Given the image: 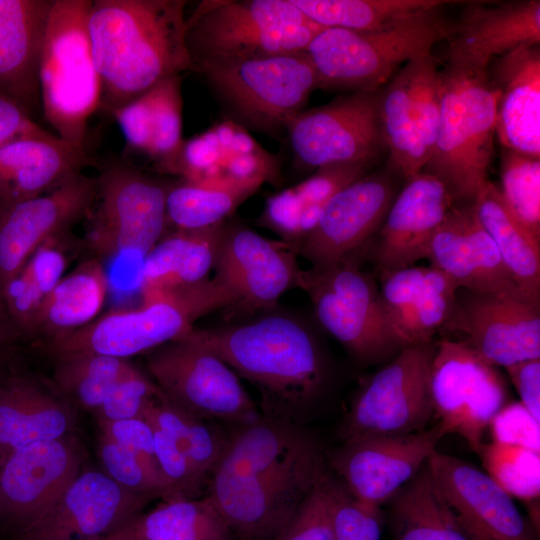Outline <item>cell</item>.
<instances>
[{"label": "cell", "mask_w": 540, "mask_h": 540, "mask_svg": "<svg viewBox=\"0 0 540 540\" xmlns=\"http://www.w3.org/2000/svg\"><path fill=\"white\" fill-rule=\"evenodd\" d=\"M326 471V456L309 431L261 415L228 436L206 496L233 537L275 540Z\"/></svg>", "instance_id": "obj_1"}, {"label": "cell", "mask_w": 540, "mask_h": 540, "mask_svg": "<svg viewBox=\"0 0 540 540\" xmlns=\"http://www.w3.org/2000/svg\"><path fill=\"white\" fill-rule=\"evenodd\" d=\"M185 0H92L88 34L101 83L100 109L111 113L161 80L191 70Z\"/></svg>", "instance_id": "obj_2"}, {"label": "cell", "mask_w": 540, "mask_h": 540, "mask_svg": "<svg viewBox=\"0 0 540 540\" xmlns=\"http://www.w3.org/2000/svg\"><path fill=\"white\" fill-rule=\"evenodd\" d=\"M185 336L255 386L265 416L295 421L326 386L324 353L313 332L298 318L268 313L223 327H193Z\"/></svg>", "instance_id": "obj_3"}, {"label": "cell", "mask_w": 540, "mask_h": 540, "mask_svg": "<svg viewBox=\"0 0 540 540\" xmlns=\"http://www.w3.org/2000/svg\"><path fill=\"white\" fill-rule=\"evenodd\" d=\"M454 25L438 6L368 31L324 28L304 52L314 67L317 88L377 90L398 67L447 41Z\"/></svg>", "instance_id": "obj_4"}, {"label": "cell", "mask_w": 540, "mask_h": 540, "mask_svg": "<svg viewBox=\"0 0 540 540\" xmlns=\"http://www.w3.org/2000/svg\"><path fill=\"white\" fill-rule=\"evenodd\" d=\"M498 91L488 68L447 62L433 155L423 171L446 186L454 204L471 203L489 181Z\"/></svg>", "instance_id": "obj_5"}, {"label": "cell", "mask_w": 540, "mask_h": 540, "mask_svg": "<svg viewBox=\"0 0 540 540\" xmlns=\"http://www.w3.org/2000/svg\"><path fill=\"white\" fill-rule=\"evenodd\" d=\"M142 301L138 307L113 309L70 334L46 341V351L55 358L95 353L128 359L184 336L197 319L230 309L235 298L214 277Z\"/></svg>", "instance_id": "obj_6"}, {"label": "cell", "mask_w": 540, "mask_h": 540, "mask_svg": "<svg viewBox=\"0 0 540 540\" xmlns=\"http://www.w3.org/2000/svg\"><path fill=\"white\" fill-rule=\"evenodd\" d=\"M324 28L291 0H204L186 18L185 45L193 70L301 52Z\"/></svg>", "instance_id": "obj_7"}, {"label": "cell", "mask_w": 540, "mask_h": 540, "mask_svg": "<svg viewBox=\"0 0 540 540\" xmlns=\"http://www.w3.org/2000/svg\"><path fill=\"white\" fill-rule=\"evenodd\" d=\"M92 0H53L39 60L41 111L60 139L85 149L101 83L88 34Z\"/></svg>", "instance_id": "obj_8"}, {"label": "cell", "mask_w": 540, "mask_h": 540, "mask_svg": "<svg viewBox=\"0 0 540 540\" xmlns=\"http://www.w3.org/2000/svg\"><path fill=\"white\" fill-rule=\"evenodd\" d=\"M228 119L245 129L278 137L317 89L304 51L218 61L196 66Z\"/></svg>", "instance_id": "obj_9"}, {"label": "cell", "mask_w": 540, "mask_h": 540, "mask_svg": "<svg viewBox=\"0 0 540 540\" xmlns=\"http://www.w3.org/2000/svg\"><path fill=\"white\" fill-rule=\"evenodd\" d=\"M360 255L301 270L298 288L310 297L317 319L363 364L386 363L405 346L391 326L373 277Z\"/></svg>", "instance_id": "obj_10"}, {"label": "cell", "mask_w": 540, "mask_h": 540, "mask_svg": "<svg viewBox=\"0 0 540 540\" xmlns=\"http://www.w3.org/2000/svg\"><path fill=\"white\" fill-rule=\"evenodd\" d=\"M96 178L97 193L84 243L98 256L134 252L143 260L164 235L166 197L172 182L124 162L106 165Z\"/></svg>", "instance_id": "obj_11"}, {"label": "cell", "mask_w": 540, "mask_h": 540, "mask_svg": "<svg viewBox=\"0 0 540 540\" xmlns=\"http://www.w3.org/2000/svg\"><path fill=\"white\" fill-rule=\"evenodd\" d=\"M146 367L166 399L199 418L239 426L261 416L237 374L185 335L152 350Z\"/></svg>", "instance_id": "obj_12"}, {"label": "cell", "mask_w": 540, "mask_h": 540, "mask_svg": "<svg viewBox=\"0 0 540 540\" xmlns=\"http://www.w3.org/2000/svg\"><path fill=\"white\" fill-rule=\"evenodd\" d=\"M436 344L404 347L360 388L341 429L342 441L365 435H404L434 418L430 374Z\"/></svg>", "instance_id": "obj_13"}, {"label": "cell", "mask_w": 540, "mask_h": 540, "mask_svg": "<svg viewBox=\"0 0 540 540\" xmlns=\"http://www.w3.org/2000/svg\"><path fill=\"white\" fill-rule=\"evenodd\" d=\"M441 69L432 52L405 63L380 88L379 118L394 169L405 179L430 161L439 129Z\"/></svg>", "instance_id": "obj_14"}, {"label": "cell", "mask_w": 540, "mask_h": 540, "mask_svg": "<svg viewBox=\"0 0 540 540\" xmlns=\"http://www.w3.org/2000/svg\"><path fill=\"white\" fill-rule=\"evenodd\" d=\"M430 391L434 418L445 434L461 436L476 453L493 417L508 403L497 367L482 360L460 340L436 343Z\"/></svg>", "instance_id": "obj_15"}, {"label": "cell", "mask_w": 540, "mask_h": 540, "mask_svg": "<svg viewBox=\"0 0 540 540\" xmlns=\"http://www.w3.org/2000/svg\"><path fill=\"white\" fill-rule=\"evenodd\" d=\"M379 92L354 91L294 115L285 130L299 164L310 168L340 163L370 165L386 148Z\"/></svg>", "instance_id": "obj_16"}, {"label": "cell", "mask_w": 540, "mask_h": 540, "mask_svg": "<svg viewBox=\"0 0 540 540\" xmlns=\"http://www.w3.org/2000/svg\"><path fill=\"white\" fill-rule=\"evenodd\" d=\"M444 328L462 334L460 341L495 367L540 358V302L520 291L458 288Z\"/></svg>", "instance_id": "obj_17"}, {"label": "cell", "mask_w": 540, "mask_h": 540, "mask_svg": "<svg viewBox=\"0 0 540 540\" xmlns=\"http://www.w3.org/2000/svg\"><path fill=\"white\" fill-rule=\"evenodd\" d=\"M445 435L436 424L411 434L351 437L328 462L352 497L382 507L419 471Z\"/></svg>", "instance_id": "obj_18"}, {"label": "cell", "mask_w": 540, "mask_h": 540, "mask_svg": "<svg viewBox=\"0 0 540 540\" xmlns=\"http://www.w3.org/2000/svg\"><path fill=\"white\" fill-rule=\"evenodd\" d=\"M83 469L68 436L27 445L1 464L0 528L19 536L57 501Z\"/></svg>", "instance_id": "obj_19"}, {"label": "cell", "mask_w": 540, "mask_h": 540, "mask_svg": "<svg viewBox=\"0 0 540 540\" xmlns=\"http://www.w3.org/2000/svg\"><path fill=\"white\" fill-rule=\"evenodd\" d=\"M296 255L286 242L225 222L213 269L235 298L230 309L251 314L269 310L286 291L298 287L301 269Z\"/></svg>", "instance_id": "obj_20"}, {"label": "cell", "mask_w": 540, "mask_h": 540, "mask_svg": "<svg viewBox=\"0 0 540 540\" xmlns=\"http://www.w3.org/2000/svg\"><path fill=\"white\" fill-rule=\"evenodd\" d=\"M427 464L441 498L469 540H539V530L485 471L437 450Z\"/></svg>", "instance_id": "obj_21"}, {"label": "cell", "mask_w": 540, "mask_h": 540, "mask_svg": "<svg viewBox=\"0 0 540 540\" xmlns=\"http://www.w3.org/2000/svg\"><path fill=\"white\" fill-rule=\"evenodd\" d=\"M394 198L395 185L388 175L365 174L334 194L314 229L289 246L312 267L361 255L381 228Z\"/></svg>", "instance_id": "obj_22"}, {"label": "cell", "mask_w": 540, "mask_h": 540, "mask_svg": "<svg viewBox=\"0 0 540 540\" xmlns=\"http://www.w3.org/2000/svg\"><path fill=\"white\" fill-rule=\"evenodd\" d=\"M152 499L131 492L102 470L82 469L57 501L19 540H86L114 533Z\"/></svg>", "instance_id": "obj_23"}, {"label": "cell", "mask_w": 540, "mask_h": 540, "mask_svg": "<svg viewBox=\"0 0 540 540\" xmlns=\"http://www.w3.org/2000/svg\"><path fill=\"white\" fill-rule=\"evenodd\" d=\"M96 193L97 178L77 172L47 193L0 214L1 291L39 246L88 216Z\"/></svg>", "instance_id": "obj_24"}, {"label": "cell", "mask_w": 540, "mask_h": 540, "mask_svg": "<svg viewBox=\"0 0 540 540\" xmlns=\"http://www.w3.org/2000/svg\"><path fill=\"white\" fill-rule=\"evenodd\" d=\"M454 202L442 181L422 171L395 196L373 249L379 270L412 266L426 258L430 241Z\"/></svg>", "instance_id": "obj_25"}, {"label": "cell", "mask_w": 540, "mask_h": 540, "mask_svg": "<svg viewBox=\"0 0 540 540\" xmlns=\"http://www.w3.org/2000/svg\"><path fill=\"white\" fill-rule=\"evenodd\" d=\"M175 175L188 182H281L276 155L265 150L242 126L225 120L184 140Z\"/></svg>", "instance_id": "obj_26"}, {"label": "cell", "mask_w": 540, "mask_h": 540, "mask_svg": "<svg viewBox=\"0 0 540 540\" xmlns=\"http://www.w3.org/2000/svg\"><path fill=\"white\" fill-rule=\"evenodd\" d=\"M447 41V62L488 68L496 57L540 43V1H472Z\"/></svg>", "instance_id": "obj_27"}, {"label": "cell", "mask_w": 540, "mask_h": 540, "mask_svg": "<svg viewBox=\"0 0 540 540\" xmlns=\"http://www.w3.org/2000/svg\"><path fill=\"white\" fill-rule=\"evenodd\" d=\"M426 258L431 267L448 277L457 288L481 292L520 291L493 240L478 222L471 203L453 204L433 235Z\"/></svg>", "instance_id": "obj_28"}, {"label": "cell", "mask_w": 540, "mask_h": 540, "mask_svg": "<svg viewBox=\"0 0 540 540\" xmlns=\"http://www.w3.org/2000/svg\"><path fill=\"white\" fill-rule=\"evenodd\" d=\"M496 134L503 148L540 158V48L520 46L494 59Z\"/></svg>", "instance_id": "obj_29"}, {"label": "cell", "mask_w": 540, "mask_h": 540, "mask_svg": "<svg viewBox=\"0 0 540 540\" xmlns=\"http://www.w3.org/2000/svg\"><path fill=\"white\" fill-rule=\"evenodd\" d=\"M53 0H0V97L41 111L39 60Z\"/></svg>", "instance_id": "obj_30"}, {"label": "cell", "mask_w": 540, "mask_h": 540, "mask_svg": "<svg viewBox=\"0 0 540 540\" xmlns=\"http://www.w3.org/2000/svg\"><path fill=\"white\" fill-rule=\"evenodd\" d=\"M92 163L85 149L48 131L0 146V214L47 193Z\"/></svg>", "instance_id": "obj_31"}, {"label": "cell", "mask_w": 540, "mask_h": 540, "mask_svg": "<svg viewBox=\"0 0 540 540\" xmlns=\"http://www.w3.org/2000/svg\"><path fill=\"white\" fill-rule=\"evenodd\" d=\"M182 77L165 78L114 110L129 150L148 157L158 171L175 175L182 137Z\"/></svg>", "instance_id": "obj_32"}, {"label": "cell", "mask_w": 540, "mask_h": 540, "mask_svg": "<svg viewBox=\"0 0 540 540\" xmlns=\"http://www.w3.org/2000/svg\"><path fill=\"white\" fill-rule=\"evenodd\" d=\"M74 423L67 403L28 379L0 378V463L39 441L66 437Z\"/></svg>", "instance_id": "obj_33"}, {"label": "cell", "mask_w": 540, "mask_h": 540, "mask_svg": "<svg viewBox=\"0 0 540 540\" xmlns=\"http://www.w3.org/2000/svg\"><path fill=\"white\" fill-rule=\"evenodd\" d=\"M225 222L197 229H175L163 235L142 261V297L208 279Z\"/></svg>", "instance_id": "obj_34"}, {"label": "cell", "mask_w": 540, "mask_h": 540, "mask_svg": "<svg viewBox=\"0 0 540 540\" xmlns=\"http://www.w3.org/2000/svg\"><path fill=\"white\" fill-rule=\"evenodd\" d=\"M471 206L514 284L524 295L540 302V238L511 212L499 187L491 181L480 189Z\"/></svg>", "instance_id": "obj_35"}, {"label": "cell", "mask_w": 540, "mask_h": 540, "mask_svg": "<svg viewBox=\"0 0 540 540\" xmlns=\"http://www.w3.org/2000/svg\"><path fill=\"white\" fill-rule=\"evenodd\" d=\"M108 290V280L97 258L81 262L64 275L45 298L34 336L46 341L70 334L98 318Z\"/></svg>", "instance_id": "obj_36"}, {"label": "cell", "mask_w": 540, "mask_h": 540, "mask_svg": "<svg viewBox=\"0 0 540 540\" xmlns=\"http://www.w3.org/2000/svg\"><path fill=\"white\" fill-rule=\"evenodd\" d=\"M79 244L70 230L50 238L4 285V303L18 329L28 331L36 325L45 298L64 276Z\"/></svg>", "instance_id": "obj_37"}, {"label": "cell", "mask_w": 540, "mask_h": 540, "mask_svg": "<svg viewBox=\"0 0 540 540\" xmlns=\"http://www.w3.org/2000/svg\"><path fill=\"white\" fill-rule=\"evenodd\" d=\"M385 505L394 540H469L441 498L427 461Z\"/></svg>", "instance_id": "obj_38"}, {"label": "cell", "mask_w": 540, "mask_h": 540, "mask_svg": "<svg viewBox=\"0 0 540 540\" xmlns=\"http://www.w3.org/2000/svg\"><path fill=\"white\" fill-rule=\"evenodd\" d=\"M134 540H232L234 537L211 500L176 498L142 512L127 524Z\"/></svg>", "instance_id": "obj_39"}, {"label": "cell", "mask_w": 540, "mask_h": 540, "mask_svg": "<svg viewBox=\"0 0 540 540\" xmlns=\"http://www.w3.org/2000/svg\"><path fill=\"white\" fill-rule=\"evenodd\" d=\"M261 187L257 183L172 182L166 197L167 223L197 229L221 223Z\"/></svg>", "instance_id": "obj_40"}, {"label": "cell", "mask_w": 540, "mask_h": 540, "mask_svg": "<svg viewBox=\"0 0 540 540\" xmlns=\"http://www.w3.org/2000/svg\"><path fill=\"white\" fill-rule=\"evenodd\" d=\"M142 417L171 437L208 484L229 435L212 421L192 415L171 403L163 394L148 402Z\"/></svg>", "instance_id": "obj_41"}, {"label": "cell", "mask_w": 540, "mask_h": 540, "mask_svg": "<svg viewBox=\"0 0 540 540\" xmlns=\"http://www.w3.org/2000/svg\"><path fill=\"white\" fill-rule=\"evenodd\" d=\"M325 28L368 31L451 1L441 0H291Z\"/></svg>", "instance_id": "obj_42"}, {"label": "cell", "mask_w": 540, "mask_h": 540, "mask_svg": "<svg viewBox=\"0 0 540 540\" xmlns=\"http://www.w3.org/2000/svg\"><path fill=\"white\" fill-rule=\"evenodd\" d=\"M55 359L53 379L58 390L92 412L113 386L134 368L127 359L95 353H77Z\"/></svg>", "instance_id": "obj_43"}, {"label": "cell", "mask_w": 540, "mask_h": 540, "mask_svg": "<svg viewBox=\"0 0 540 540\" xmlns=\"http://www.w3.org/2000/svg\"><path fill=\"white\" fill-rule=\"evenodd\" d=\"M457 289L443 273L429 267L420 288L389 319L405 347L432 342L433 335L444 328L452 315Z\"/></svg>", "instance_id": "obj_44"}, {"label": "cell", "mask_w": 540, "mask_h": 540, "mask_svg": "<svg viewBox=\"0 0 540 540\" xmlns=\"http://www.w3.org/2000/svg\"><path fill=\"white\" fill-rule=\"evenodd\" d=\"M368 167L365 163L322 166L304 181L276 193L298 224V243L314 229L327 201L338 191L364 176Z\"/></svg>", "instance_id": "obj_45"}, {"label": "cell", "mask_w": 540, "mask_h": 540, "mask_svg": "<svg viewBox=\"0 0 540 540\" xmlns=\"http://www.w3.org/2000/svg\"><path fill=\"white\" fill-rule=\"evenodd\" d=\"M476 454L484 471L512 498L539 501L540 453L496 441L483 442Z\"/></svg>", "instance_id": "obj_46"}, {"label": "cell", "mask_w": 540, "mask_h": 540, "mask_svg": "<svg viewBox=\"0 0 540 540\" xmlns=\"http://www.w3.org/2000/svg\"><path fill=\"white\" fill-rule=\"evenodd\" d=\"M500 193L511 212L540 238V158L503 148Z\"/></svg>", "instance_id": "obj_47"}, {"label": "cell", "mask_w": 540, "mask_h": 540, "mask_svg": "<svg viewBox=\"0 0 540 540\" xmlns=\"http://www.w3.org/2000/svg\"><path fill=\"white\" fill-rule=\"evenodd\" d=\"M98 456L102 471L123 488L152 500L167 499L164 485L125 446L100 434Z\"/></svg>", "instance_id": "obj_48"}, {"label": "cell", "mask_w": 540, "mask_h": 540, "mask_svg": "<svg viewBox=\"0 0 540 540\" xmlns=\"http://www.w3.org/2000/svg\"><path fill=\"white\" fill-rule=\"evenodd\" d=\"M332 484L327 470L275 540H334Z\"/></svg>", "instance_id": "obj_49"}, {"label": "cell", "mask_w": 540, "mask_h": 540, "mask_svg": "<svg viewBox=\"0 0 540 540\" xmlns=\"http://www.w3.org/2000/svg\"><path fill=\"white\" fill-rule=\"evenodd\" d=\"M382 507L352 497L333 475L332 525L334 540H380Z\"/></svg>", "instance_id": "obj_50"}, {"label": "cell", "mask_w": 540, "mask_h": 540, "mask_svg": "<svg viewBox=\"0 0 540 540\" xmlns=\"http://www.w3.org/2000/svg\"><path fill=\"white\" fill-rule=\"evenodd\" d=\"M161 395L162 392L155 382L134 366L113 386L93 413L97 421L142 417L148 402Z\"/></svg>", "instance_id": "obj_51"}, {"label": "cell", "mask_w": 540, "mask_h": 540, "mask_svg": "<svg viewBox=\"0 0 540 540\" xmlns=\"http://www.w3.org/2000/svg\"><path fill=\"white\" fill-rule=\"evenodd\" d=\"M151 426L156 459L169 492L168 500L200 497L207 481L171 437L159 428Z\"/></svg>", "instance_id": "obj_52"}, {"label": "cell", "mask_w": 540, "mask_h": 540, "mask_svg": "<svg viewBox=\"0 0 540 540\" xmlns=\"http://www.w3.org/2000/svg\"><path fill=\"white\" fill-rule=\"evenodd\" d=\"M100 434L109 437L131 450L157 478L169 492L160 471L154 449L153 428L143 417L131 418L119 421H98ZM165 500V501H166Z\"/></svg>", "instance_id": "obj_53"}, {"label": "cell", "mask_w": 540, "mask_h": 540, "mask_svg": "<svg viewBox=\"0 0 540 540\" xmlns=\"http://www.w3.org/2000/svg\"><path fill=\"white\" fill-rule=\"evenodd\" d=\"M492 441L540 450V422L520 402H508L493 417L489 427Z\"/></svg>", "instance_id": "obj_54"}, {"label": "cell", "mask_w": 540, "mask_h": 540, "mask_svg": "<svg viewBox=\"0 0 540 540\" xmlns=\"http://www.w3.org/2000/svg\"><path fill=\"white\" fill-rule=\"evenodd\" d=\"M520 403L540 422V358L524 360L504 368Z\"/></svg>", "instance_id": "obj_55"}, {"label": "cell", "mask_w": 540, "mask_h": 540, "mask_svg": "<svg viewBox=\"0 0 540 540\" xmlns=\"http://www.w3.org/2000/svg\"><path fill=\"white\" fill-rule=\"evenodd\" d=\"M46 132L18 105L0 97V146L11 140Z\"/></svg>", "instance_id": "obj_56"}, {"label": "cell", "mask_w": 540, "mask_h": 540, "mask_svg": "<svg viewBox=\"0 0 540 540\" xmlns=\"http://www.w3.org/2000/svg\"><path fill=\"white\" fill-rule=\"evenodd\" d=\"M19 337L7 313L0 289V351L9 347Z\"/></svg>", "instance_id": "obj_57"}, {"label": "cell", "mask_w": 540, "mask_h": 540, "mask_svg": "<svg viewBox=\"0 0 540 540\" xmlns=\"http://www.w3.org/2000/svg\"><path fill=\"white\" fill-rule=\"evenodd\" d=\"M86 540H134L127 528V525L125 527H123L122 529L114 532V533H111L109 535H106V536H100V537H95V538H90V539H86Z\"/></svg>", "instance_id": "obj_58"}, {"label": "cell", "mask_w": 540, "mask_h": 540, "mask_svg": "<svg viewBox=\"0 0 540 540\" xmlns=\"http://www.w3.org/2000/svg\"><path fill=\"white\" fill-rule=\"evenodd\" d=\"M0 471H1V463H0Z\"/></svg>", "instance_id": "obj_59"}, {"label": "cell", "mask_w": 540, "mask_h": 540, "mask_svg": "<svg viewBox=\"0 0 540 540\" xmlns=\"http://www.w3.org/2000/svg\"><path fill=\"white\" fill-rule=\"evenodd\" d=\"M1 378V377H0Z\"/></svg>", "instance_id": "obj_60"}]
</instances>
